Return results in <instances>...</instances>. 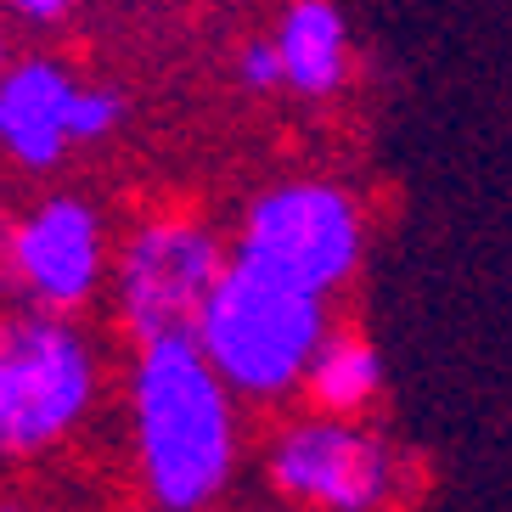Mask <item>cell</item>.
<instances>
[{
  "label": "cell",
  "mask_w": 512,
  "mask_h": 512,
  "mask_svg": "<svg viewBox=\"0 0 512 512\" xmlns=\"http://www.w3.org/2000/svg\"><path fill=\"white\" fill-rule=\"evenodd\" d=\"M23 287H17V214L0 203V304H17Z\"/></svg>",
  "instance_id": "cell-14"
},
{
  "label": "cell",
  "mask_w": 512,
  "mask_h": 512,
  "mask_svg": "<svg viewBox=\"0 0 512 512\" xmlns=\"http://www.w3.org/2000/svg\"><path fill=\"white\" fill-rule=\"evenodd\" d=\"M102 394L96 338L62 310L0 304V467L62 451Z\"/></svg>",
  "instance_id": "cell-3"
},
{
  "label": "cell",
  "mask_w": 512,
  "mask_h": 512,
  "mask_svg": "<svg viewBox=\"0 0 512 512\" xmlns=\"http://www.w3.org/2000/svg\"><path fill=\"white\" fill-rule=\"evenodd\" d=\"M12 40H6V6H0V74H6V68H12Z\"/></svg>",
  "instance_id": "cell-15"
},
{
  "label": "cell",
  "mask_w": 512,
  "mask_h": 512,
  "mask_svg": "<svg viewBox=\"0 0 512 512\" xmlns=\"http://www.w3.org/2000/svg\"><path fill=\"white\" fill-rule=\"evenodd\" d=\"M102 282H113V248H107V220L91 197L51 192L17 214L23 304L79 316L102 293Z\"/></svg>",
  "instance_id": "cell-7"
},
{
  "label": "cell",
  "mask_w": 512,
  "mask_h": 512,
  "mask_svg": "<svg viewBox=\"0 0 512 512\" xmlns=\"http://www.w3.org/2000/svg\"><path fill=\"white\" fill-rule=\"evenodd\" d=\"M226 237L192 209H152L113 248V316L130 344L192 338L214 282L226 276Z\"/></svg>",
  "instance_id": "cell-4"
},
{
  "label": "cell",
  "mask_w": 512,
  "mask_h": 512,
  "mask_svg": "<svg viewBox=\"0 0 512 512\" xmlns=\"http://www.w3.org/2000/svg\"><path fill=\"white\" fill-rule=\"evenodd\" d=\"M383 394V355L361 327L332 321V332L321 338L316 361L304 372V400L310 411H332V417H366Z\"/></svg>",
  "instance_id": "cell-10"
},
{
  "label": "cell",
  "mask_w": 512,
  "mask_h": 512,
  "mask_svg": "<svg viewBox=\"0 0 512 512\" xmlns=\"http://www.w3.org/2000/svg\"><path fill=\"white\" fill-rule=\"evenodd\" d=\"M231 248L338 299L366 259V203L332 175H287L242 203Z\"/></svg>",
  "instance_id": "cell-5"
},
{
  "label": "cell",
  "mask_w": 512,
  "mask_h": 512,
  "mask_svg": "<svg viewBox=\"0 0 512 512\" xmlns=\"http://www.w3.org/2000/svg\"><path fill=\"white\" fill-rule=\"evenodd\" d=\"M130 451L152 512H214L237 479V394L197 338L136 344L130 366Z\"/></svg>",
  "instance_id": "cell-1"
},
{
  "label": "cell",
  "mask_w": 512,
  "mask_h": 512,
  "mask_svg": "<svg viewBox=\"0 0 512 512\" xmlns=\"http://www.w3.org/2000/svg\"><path fill=\"white\" fill-rule=\"evenodd\" d=\"M271 34H276V51H282L287 91L299 102H332V96L349 91L355 40H349L338 0H282Z\"/></svg>",
  "instance_id": "cell-9"
},
{
  "label": "cell",
  "mask_w": 512,
  "mask_h": 512,
  "mask_svg": "<svg viewBox=\"0 0 512 512\" xmlns=\"http://www.w3.org/2000/svg\"><path fill=\"white\" fill-rule=\"evenodd\" d=\"M287 512H304V507H287Z\"/></svg>",
  "instance_id": "cell-17"
},
{
  "label": "cell",
  "mask_w": 512,
  "mask_h": 512,
  "mask_svg": "<svg viewBox=\"0 0 512 512\" xmlns=\"http://www.w3.org/2000/svg\"><path fill=\"white\" fill-rule=\"evenodd\" d=\"M124 102L119 85H102V79H79V96H74V147H102L124 130Z\"/></svg>",
  "instance_id": "cell-11"
},
{
  "label": "cell",
  "mask_w": 512,
  "mask_h": 512,
  "mask_svg": "<svg viewBox=\"0 0 512 512\" xmlns=\"http://www.w3.org/2000/svg\"><path fill=\"white\" fill-rule=\"evenodd\" d=\"M271 496L304 512H389L406 496V456L361 417L304 411L265 439Z\"/></svg>",
  "instance_id": "cell-6"
},
{
  "label": "cell",
  "mask_w": 512,
  "mask_h": 512,
  "mask_svg": "<svg viewBox=\"0 0 512 512\" xmlns=\"http://www.w3.org/2000/svg\"><path fill=\"white\" fill-rule=\"evenodd\" d=\"M327 332V293H310L259 259L231 254L192 338L242 406H282V400L304 394V372Z\"/></svg>",
  "instance_id": "cell-2"
},
{
  "label": "cell",
  "mask_w": 512,
  "mask_h": 512,
  "mask_svg": "<svg viewBox=\"0 0 512 512\" xmlns=\"http://www.w3.org/2000/svg\"><path fill=\"white\" fill-rule=\"evenodd\" d=\"M231 74H237V85H242L248 96H276V91H287L276 34H254V40H242V46H237V62H231Z\"/></svg>",
  "instance_id": "cell-12"
},
{
  "label": "cell",
  "mask_w": 512,
  "mask_h": 512,
  "mask_svg": "<svg viewBox=\"0 0 512 512\" xmlns=\"http://www.w3.org/2000/svg\"><path fill=\"white\" fill-rule=\"evenodd\" d=\"M0 6H6V17L23 23V29H62L85 0H0Z\"/></svg>",
  "instance_id": "cell-13"
},
{
  "label": "cell",
  "mask_w": 512,
  "mask_h": 512,
  "mask_svg": "<svg viewBox=\"0 0 512 512\" xmlns=\"http://www.w3.org/2000/svg\"><path fill=\"white\" fill-rule=\"evenodd\" d=\"M74 96L79 74L68 62L17 57L0 74V158L29 175H51L74 152Z\"/></svg>",
  "instance_id": "cell-8"
},
{
  "label": "cell",
  "mask_w": 512,
  "mask_h": 512,
  "mask_svg": "<svg viewBox=\"0 0 512 512\" xmlns=\"http://www.w3.org/2000/svg\"><path fill=\"white\" fill-rule=\"evenodd\" d=\"M0 512H34L23 496H0Z\"/></svg>",
  "instance_id": "cell-16"
}]
</instances>
